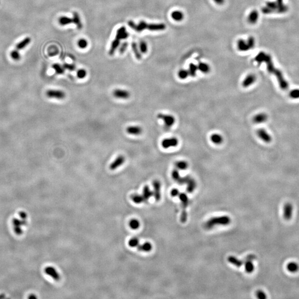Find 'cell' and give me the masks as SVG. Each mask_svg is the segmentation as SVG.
Segmentation results:
<instances>
[{
    "instance_id": "obj_1",
    "label": "cell",
    "mask_w": 299,
    "mask_h": 299,
    "mask_svg": "<svg viewBox=\"0 0 299 299\" xmlns=\"http://www.w3.org/2000/svg\"><path fill=\"white\" fill-rule=\"evenodd\" d=\"M255 60L258 63L265 62L267 65V69L270 73L273 74L276 76L280 85V87L283 90H287L289 87V84L287 80L284 79L282 73L280 70L275 68L273 63L271 56L266 54V53L261 52L255 58Z\"/></svg>"
},
{
    "instance_id": "obj_2",
    "label": "cell",
    "mask_w": 299,
    "mask_h": 299,
    "mask_svg": "<svg viewBox=\"0 0 299 299\" xmlns=\"http://www.w3.org/2000/svg\"><path fill=\"white\" fill-rule=\"evenodd\" d=\"M128 25L136 32H141L144 30H148L151 31H161L166 29V26L164 23H148L146 22L141 21L138 24H136L132 21H129Z\"/></svg>"
},
{
    "instance_id": "obj_3",
    "label": "cell",
    "mask_w": 299,
    "mask_h": 299,
    "mask_svg": "<svg viewBox=\"0 0 299 299\" xmlns=\"http://www.w3.org/2000/svg\"><path fill=\"white\" fill-rule=\"evenodd\" d=\"M129 36V34L127 32V29L125 27H121L119 28L116 34V37L114 41L111 43V44L110 46L109 51V54L110 55H112L114 54L116 50L118 49V47L120 45V41L122 39H127Z\"/></svg>"
},
{
    "instance_id": "obj_4",
    "label": "cell",
    "mask_w": 299,
    "mask_h": 299,
    "mask_svg": "<svg viewBox=\"0 0 299 299\" xmlns=\"http://www.w3.org/2000/svg\"><path fill=\"white\" fill-rule=\"evenodd\" d=\"M231 220L228 216H222L211 218L204 223V228L207 229H211L217 225L226 226L231 223Z\"/></svg>"
},
{
    "instance_id": "obj_5",
    "label": "cell",
    "mask_w": 299,
    "mask_h": 299,
    "mask_svg": "<svg viewBox=\"0 0 299 299\" xmlns=\"http://www.w3.org/2000/svg\"><path fill=\"white\" fill-rule=\"evenodd\" d=\"M294 213V206L290 202H287L283 207V217L286 220H290Z\"/></svg>"
},
{
    "instance_id": "obj_6",
    "label": "cell",
    "mask_w": 299,
    "mask_h": 299,
    "mask_svg": "<svg viewBox=\"0 0 299 299\" xmlns=\"http://www.w3.org/2000/svg\"><path fill=\"white\" fill-rule=\"evenodd\" d=\"M47 97L49 98H54L57 99H63L65 97V93L60 90L50 89L46 92Z\"/></svg>"
},
{
    "instance_id": "obj_7",
    "label": "cell",
    "mask_w": 299,
    "mask_h": 299,
    "mask_svg": "<svg viewBox=\"0 0 299 299\" xmlns=\"http://www.w3.org/2000/svg\"><path fill=\"white\" fill-rule=\"evenodd\" d=\"M256 257L254 255H249L244 259L245 269L247 273H252L254 271V266L252 261Z\"/></svg>"
},
{
    "instance_id": "obj_8",
    "label": "cell",
    "mask_w": 299,
    "mask_h": 299,
    "mask_svg": "<svg viewBox=\"0 0 299 299\" xmlns=\"http://www.w3.org/2000/svg\"><path fill=\"white\" fill-rule=\"evenodd\" d=\"M157 118L162 120L164 122L165 126L167 127H172L175 122V119L170 115L160 113L157 115Z\"/></svg>"
},
{
    "instance_id": "obj_9",
    "label": "cell",
    "mask_w": 299,
    "mask_h": 299,
    "mask_svg": "<svg viewBox=\"0 0 299 299\" xmlns=\"http://www.w3.org/2000/svg\"><path fill=\"white\" fill-rule=\"evenodd\" d=\"M113 94L115 97L121 99H127L130 97V93L129 91L120 89L114 90Z\"/></svg>"
},
{
    "instance_id": "obj_10",
    "label": "cell",
    "mask_w": 299,
    "mask_h": 299,
    "mask_svg": "<svg viewBox=\"0 0 299 299\" xmlns=\"http://www.w3.org/2000/svg\"><path fill=\"white\" fill-rule=\"evenodd\" d=\"M178 141L176 137L167 138L162 140L161 145L164 148H168L171 147H176L178 145Z\"/></svg>"
},
{
    "instance_id": "obj_11",
    "label": "cell",
    "mask_w": 299,
    "mask_h": 299,
    "mask_svg": "<svg viewBox=\"0 0 299 299\" xmlns=\"http://www.w3.org/2000/svg\"><path fill=\"white\" fill-rule=\"evenodd\" d=\"M153 188H154V196L155 199L157 202L160 201L161 197V183L158 180H155L153 182Z\"/></svg>"
},
{
    "instance_id": "obj_12",
    "label": "cell",
    "mask_w": 299,
    "mask_h": 299,
    "mask_svg": "<svg viewBox=\"0 0 299 299\" xmlns=\"http://www.w3.org/2000/svg\"><path fill=\"white\" fill-rule=\"evenodd\" d=\"M257 134L260 139L266 143H269L272 140L271 136L264 129H258L257 131Z\"/></svg>"
},
{
    "instance_id": "obj_13",
    "label": "cell",
    "mask_w": 299,
    "mask_h": 299,
    "mask_svg": "<svg viewBox=\"0 0 299 299\" xmlns=\"http://www.w3.org/2000/svg\"><path fill=\"white\" fill-rule=\"evenodd\" d=\"M125 158L124 156L122 155L118 156L117 158L110 164L109 169L112 171L118 169L125 162Z\"/></svg>"
},
{
    "instance_id": "obj_14",
    "label": "cell",
    "mask_w": 299,
    "mask_h": 299,
    "mask_svg": "<svg viewBox=\"0 0 299 299\" xmlns=\"http://www.w3.org/2000/svg\"><path fill=\"white\" fill-rule=\"evenodd\" d=\"M286 268L289 273L295 274L299 271V264L295 261H290L287 264Z\"/></svg>"
},
{
    "instance_id": "obj_15",
    "label": "cell",
    "mask_w": 299,
    "mask_h": 299,
    "mask_svg": "<svg viewBox=\"0 0 299 299\" xmlns=\"http://www.w3.org/2000/svg\"><path fill=\"white\" fill-rule=\"evenodd\" d=\"M127 132L130 135H139L142 132L143 129L139 126H130L127 127Z\"/></svg>"
},
{
    "instance_id": "obj_16",
    "label": "cell",
    "mask_w": 299,
    "mask_h": 299,
    "mask_svg": "<svg viewBox=\"0 0 299 299\" xmlns=\"http://www.w3.org/2000/svg\"><path fill=\"white\" fill-rule=\"evenodd\" d=\"M46 273L48 275L51 276L53 279H54L55 280L59 281L60 280V275L54 268L47 267L46 269Z\"/></svg>"
},
{
    "instance_id": "obj_17",
    "label": "cell",
    "mask_w": 299,
    "mask_h": 299,
    "mask_svg": "<svg viewBox=\"0 0 299 299\" xmlns=\"http://www.w3.org/2000/svg\"><path fill=\"white\" fill-rule=\"evenodd\" d=\"M256 80V76L253 74H250L247 76L244 80L243 81L242 85L244 88H248L250 85L253 84Z\"/></svg>"
},
{
    "instance_id": "obj_18",
    "label": "cell",
    "mask_w": 299,
    "mask_h": 299,
    "mask_svg": "<svg viewBox=\"0 0 299 299\" xmlns=\"http://www.w3.org/2000/svg\"><path fill=\"white\" fill-rule=\"evenodd\" d=\"M142 195L144 198L145 202H148V200L151 198L152 196H153L154 193H153V191H152L151 190H150V187L148 186H145L143 187Z\"/></svg>"
},
{
    "instance_id": "obj_19",
    "label": "cell",
    "mask_w": 299,
    "mask_h": 299,
    "mask_svg": "<svg viewBox=\"0 0 299 299\" xmlns=\"http://www.w3.org/2000/svg\"><path fill=\"white\" fill-rule=\"evenodd\" d=\"M268 119V116L264 113L257 114L253 118V122L255 124H261L266 122Z\"/></svg>"
},
{
    "instance_id": "obj_20",
    "label": "cell",
    "mask_w": 299,
    "mask_h": 299,
    "mask_svg": "<svg viewBox=\"0 0 299 299\" xmlns=\"http://www.w3.org/2000/svg\"><path fill=\"white\" fill-rule=\"evenodd\" d=\"M31 42V39L30 37H25L24 39H23L20 42L18 43L16 46V48L17 50L20 51L25 48Z\"/></svg>"
},
{
    "instance_id": "obj_21",
    "label": "cell",
    "mask_w": 299,
    "mask_h": 299,
    "mask_svg": "<svg viewBox=\"0 0 299 299\" xmlns=\"http://www.w3.org/2000/svg\"><path fill=\"white\" fill-rule=\"evenodd\" d=\"M136 248L140 252H149L152 249V245L150 243L146 242L143 244H139Z\"/></svg>"
},
{
    "instance_id": "obj_22",
    "label": "cell",
    "mask_w": 299,
    "mask_h": 299,
    "mask_svg": "<svg viewBox=\"0 0 299 299\" xmlns=\"http://www.w3.org/2000/svg\"><path fill=\"white\" fill-rule=\"evenodd\" d=\"M259 17V13L258 11L254 10L249 14L248 17V22L251 24H254L257 22Z\"/></svg>"
},
{
    "instance_id": "obj_23",
    "label": "cell",
    "mask_w": 299,
    "mask_h": 299,
    "mask_svg": "<svg viewBox=\"0 0 299 299\" xmlns=\"http://www.w3.org/2000/svg\"><path fill=\"white\" fill-rule=\"evenodd\" d=\"M228 260L232 263V264L237 266V267H240L243 264H244V260H240L236 258L233 256H230L228 257Z\"/></svg>"
},
{
    "instance_id": "obj_24",
    "label": "cell",
    "mask_w": 299,
    "mask_h": 299,
    "mask_svg": "<svg viewBox=\"0 0 299 299\" xmlns=\"http://www.w3.org/2000/svg\"><path fill=\"white\" fill-rule=\"evenodd\" d=\"M130 198L132 201L136 204H140L145 202V200L142 194H134L131 196Z\"/></svg>"
},
{
    "instance_id": "obj_25",
    "label": "cell",
    "mask_w": 299,
    "mask_h": 299,
    "mask_svg": "<svg viewBox=\"0 0 299 299\" xmlns=\"http://www.w3.org/2000/svg\"><path fill=\"white\" fill-rule=\"evenodd\" d=\"M73 20V23L76 25V27L79 30L81 29L83 25H82V23H81V20H80V16L78 13L76 12H74Z\"/></svg>"
},
{
    "instance_id": "obj_26",
    "label": "cell",
    "mask_w": 299,
    "mask_h": 299,
    "mask_svg": "<svg viewBox=\"0 0 299 299\" xmlns=\"http://www.w3.org/2000/svg\"><path fill=\"white\" fill-rule=\"evenodd\" d=\"M276 2L278 4V13H282L287 12L288 7L283 3V0H276Z\"/></svg>"
},
{
    "instance_id": "obj_27",
    "label": "cell",
    "mask_w": 299,
    "mask_h": 299,
    "mask_svg": "<svg viewBox=\"0 0 299 299\" xmlns=\"http://www.w3.org/2000/svg\"><path fill=\"white\" fill-rule=\"evenodd\" d=\"M211 140L212 143L216 145H219L222 143L223 141V137L218 134H213L211 135Z\"/></svg>"
},
{
    "instance_id": "obj_28",
    "label": "cell",
    "mask_w": 299,
    "mask_h": 299,
    "mask_svg": "<svg viewBox=\"0 0 299 299\" xmlns=\"http://www.w3.org/2000/svg\"><path fill=\"white\" fill-rule=\"evenodd\" d=\"M237 46L238 49L240 51H247L250 49L247 43L245 42L243 39L238 40L237 42Z\"/></svg>"
},
{
    "instance_id": "obj_29",
    "label": "cell",
    "mask_w": 299,
    "mask_h": 299,
    "mask_svg": "<svg viewBox=\"0 0 299 299\" xmlns=\"http://www.w3.org/2000/svg\"><path fill=\"white\" fill-rule=\"evenodd\" d=\"M58 22L60 25H66L73 23V18H72L70 17L62 16L59 18Z\"/></svg>"
},
{
    "instance_id": "obj_30",
    "label": "cell",
    "mask_w": 299,
    "mask_h": 299,
    "mask_svg": "<svg viewBox=\"0 0 299 299\" xmlns=\"http://www.w3.org/2000/svg\"><path fill=\"white\" fill-rule=\"evenodd\" d=\"M171 17L175 21H181L184 17L183 13L180 11H175L171 13Z\"/></svg>"
},
{
    "instance_id": "obj_31",
    "label": "cell",
    "mask_w": 299,
    "mask_h": 299,
    "mask_svg": "<svg viewBox=\"0 0 299 299\" xmlns=\"http://www.w3.org/2000/svg\"><path fill=\"white\" fill-rule=\"evenodd\" d=\"M179 197H180L179 198H180L181 201L182 207H183V209L185 210V209H186L187 207V206H188V203H189L188 197H187V194H184V193L179 194Z\"/></svg>"
},
{
    "instance_id": "obj_32",
    "label": "cell",
    "mask_w": 299,
    "mask_h": 299,
    "mask_svg": "<svg viewBox=\"0 0 299 299\" xmlns=\"http://www.w3.org/2000/svg\"><path fill=\"white\" fill-rule=\"evenodd\" d=\"M131 48L133 51V52L135 55V57L136 58V59H138V60H140L141 59L142 56H141V53H140L139 48L137 47V45L136 43L134 42L131 43Z\"/></svg>"
},
{
    "instance_id": "obj_33",
    "label": "cell",
    "mask_w": 299,
    "mask_h": 299,
    "mask_svg": "<svg viewBox=\"0 0 299 299\" xmlns=\"http://www.w3.org/2000/svg\"><path fill=\"white\" fill-rule=\"evenodd\" d=\"M198 70H199L201 72L203 73H208L210 71V67L209 65L204 63H200L198 64Z\"/></svg>"
},
{
    "instance_id": "obj_34",
    "label": "cell",
    "mask_w": 299,
    "mask_h": 299,
    "mask_svg": "<svg viewBox=\"0 0 299 299\" xmlns=\"http://www.w3.org/2000/svg\"><path fill=\"white\" fill-rule=\"evenodd\" d=\"M266 6L270 9L271 12H278V4L276 2H267Z\"/></svg>"
},
{
    "instance_id": "obj_35",
    "label": "cell",
    "mask_w": 299,
    "mask_h": 299,
    "mask_svg": "<svg viewBox=\"0 0 299 299\" xmlns=\"http://www.w3.org/2000/svg\"><path fill=\"white\" fill-rule=\"evenodd\" d=\"M53 69L57 74H62L64 72V68L59 64L55 63L52 65Z\"/></svg>"
},
{
    "instance_id": "obj_36",
    "label": "cell",
    "mask_w": 299,
    "mask_h": 299,
    "mask_svg": "<svg viewBox=\"0 0 299 299\" xmlns=\"http://www.w3.org/2000/svg\"><path fill=\"white\" fill-rule=\"evenodd\" d=\"M176 167L178 170H184L188 168V164L187 162L185 161H178L176 163Z\"/></svg>"
},
{
    "instance_id": "obj_37",
    "label": "cell",
    "mask_w": 299,
    "mask_h": 299,
    "mask_svg": "<svg viewBox=\"0 0 299 299\" xmlns=\"http://www.w3.org/2000/svg\"><path fill=\"white\" fill-rule=\"evenodd\" d=\"M129 226L131 229L133 230H136L139 229L140 226V223L137 219H132L129 222Z\"/></svg>"
},
{
    "instance_id": "obj_38",
    "label": "cell",
    "mask_w": 299,
    "mask_h": 299,
    "mask_svg": "<svg viewBox=\"0 0 299 299\" xmlns=\"http://www.w3.org/2000/svg\"><path fill=\"white\" fill-rule=\"evenodd\" d=\"M198 70V67L197 65H196L194 63H191L189 65V69H188V73L189 75L191 76H196V73Z\"/></svg>"
},
{
    "instance_id": "obj_39",
    "label": "cell",
    "mask_w": 299,
    "mask_h": 299,
    "mask_svg": "<svg viewBox=\"0 0 299 299\" xmlns=\"http://www.w3.org/2000/svg\"><path fill=\"white\" fill-rule=\"evenodd\" d=\"M196 186V183L193 178H192L190 182L187 183V191L188 192H192L195 189Z\"/></svg>"
},
{
    "instance_id": "obj_40",
    "label": "cell",
    "mask_w": 299,
    "mask_h": 299,
    "mask_svg": "<svg viewBox=\"0 0 299 299\" xmlns=\"http://www.w3.org/2000/svg\"><path fill=\"white\" fill-rule=\"evenodd\" d=\"M139 242L140 241H139L138 238H133L129 240V242H128V244L131 248H136L140 244Z\"/></svg>"
},
{
    "instance_id": "obj_41",
    "label": "cell",
    "mask_w": 299,
    "mask_h": 299,
    "mask_svg": "<svg viewBox=\"0 0 299 299\" xmlns=\"http://www.w3.org/2000/svg\"><path fill=\"white\" fill-rule=\"evenodd\" d=\"M10 55H11V57L12 58V59H13L14 60L18 61L21 59V55H20L18 50H17V49L12 51L10 53Z\"/></svg>"
},
{
    "instance_id": "obj_42",
    "label": "cell",
    "mask_w": 299,
    "mask_h": 299,
    "mask_svg": "<svg viewBox=\"0 0 299 299\" xmlns=\"http://www.w3.org/2000/svg\"><path fill=\"white\" fill-rule=\"evenodd\" d=\"M140 51L142 53H146L148 52V44L143 41L140 43Z\"/></svg>"
},
{
    "instance_id": "obj_43",
    "label": "cell",
    "mask_w": 299,
    "mask_h": 299,
    "mask_svg": "<svg viewBox=\"0 0 299 299\" xmlns=\"http://www.w3.org/2000/svg\"><path fill=\"white\" fill-rule=\"evenodd\" d=\"M178 76L180 79H185L187 78V76H189V73H188V71H186L185 69H182L178 72Z\"/></svg>"
},
{
    "instance_id": "obj_44",
    "label": "cell",
    "mask_w": 299,
    "mask_h": 299,
    "mask_svg": "<svg viewBox=\"0 0 299 299\" xmlns=\"http://www.w3.org/2000/svg\"><path fill=\"white\" fill-rule=\"evenodd\" d=\"M88 43L85 39H80L78 42V46L81 49H84L88 46Z\"/></svg>"
},
{
    "instance_id": "obj_45",
    "label": "cell",
    "mask_w": 299,
    "mask_h": 299,
    "mask_svg": "<svg viewBox=\"0 0 299 299\" xmlns=\"http://www.w3.org/2000/svg\"><path fill=\"white\" fill-rule=\"evenodd\" d=\"M290 97L292 99H299V89H295L292 90L290 92Z\"/></svg>"
},
{
    "instance_id": "obj_46",
    "label": "cell",
    "mask_w": 299,
    "mask_h": 299,
    "mask_svg": "<svg viewBox=\"0 0 299 299\" xmlns=\"http://www.w3.org/2000/svg\"><path fill=\"white\" fill-rule=\"evenodd\" d=\"M76 75H77V76L78 78L79 79H84L85 77L87 76V71L85 70V69H79L78 71L77 72V73H76Z\"/></svg>"
},
{
    "instance_id": "obj_47",
    "label": "cell",
    "mask_w": 299,
    "mask_h": 299,
    "mask_svg": "<svg viewBox=\"0 0 299 299\" xmlns=\"http://www.w3.org/2000/svg\"><path fill=\"white\" fill-rule=\"evenodd\" d=\"M256 296L258 299H265L267 298V296L263 291L259 290L256 292Z\"/></svg>"
},
{
    "instance_id": "obj_48",
    "label": "cell",
    "mask_w": 299,
    "mask_h": 299,
    "mask_svg": "<svg viewBox=\"0 0 299 299\" xmlns=\"http://www.w3.org/2000/svg\"><path fill=\"white\" fill-rule=\"evenodd\" d=\"M63 67L64 68V69H67V70L70 71H74L76 68V65L74 64H64Z\"/></svg>"
},
{
    "instance_id": "obj_49",
    "label": "cell",
    "mask_w": 299,
    "mask_h": 299,
    "mask_svg": "<svg viewBox=\"0 0 299 299\" xmlns=\"http://www.w3.org/2000/svg\"><path fill=\"white\" fill-rule=\"evenodd\" d=\"M247 44L248 45L250 49H252V48H254V45H255V40L253 37H249L248 41H247Z\"/></svg>"
},
{
    "instance_id": "obj_50",
    "label": "cell",
    "mask_w": 299,
    "mask_h": 299,
    "mask_svg": "<svg viewBox=\"0 0 299 299\" xmlns=\"http://www.w3.org/2000/svg\"><path fill=\"white\" fill-rule=\"evenodd\" d=\"M127 46H128V43H123L122 44H121V46L120 47V48H119V53L120 54H121V55L123 54V53H124L125 51L127 50Z\"/></svg>"
},
{
    "instance_id": "obj_51",
    "label": "cell",
    "mask_w": 299,
    "mask_h": 299,
    "mask_svg": "<svg viewBox=\"0 0 299 299\" xmlns=\"http://www.w3.org/2000/svg\"><path fill=\"white\" fill-rule=\"evenodd\" d=\"M172 177L173 179L174 180H175L176 181H177V180H178V178L181 177L178 170H174L172 172Z\"/></svg>"
},
{
    "instance_id": "obj_52",
    "label": "cell",
    "mask_w": 299,
    "mask_h": 299,
    "mask_svg": "<svg viewBox=\"0 0 299 299\" xmlns=\"http://www.w3.org/2000/svg\"><path fill=\"white\" fill-rule=\"evenodd\" d=\"M187 213L185 210L182 212V213L181 217V221L182 223H185L187 221Z\"/></svg>"
},
{
    "instance_id": "obj_53",
    "label": "cell",
    "mask_w": 299,
    "mask_h": 299,
    "mask_svg": "<svg viewBox=\"0 0 299 299\" xmlns=\"http://www.w3.org/2000/svg\"><path fill=\"white\" fill-rule=\"evenodd\" d=\"M179 194H180L179 191L177 190V189H176V188L173 189L171 191V196L172 197H176V196L179 195Z\"/></svg>"
},
{
    "instance_id": "obj_54",
    "label": "cell",
    "mask_w": 299,
    "mask_h": 299,
    "mask_svg": "<svg viewBox=\"0 0 299 299\" xmlns=\"http://www.w3.org/2000/svg\"><path fill=\"white\" fill-rule=\"evenodd\" d=\"M49 55H51V56H55V55H57L58 53V50L56 48L53 47V50L51 51V49H49Z\"/></svg>"
},
{
    "instance_id": "obj_55",
    "label": "cell",
    "mask_w": 299,
    "mask_h": 299,
    "mask_svg": "<svg viewBox=\"0 0 299 299\" xmlns=\"http://www.w3.org/2000/svg\"><path fill=\"white\" fill-rule=\"evenodd\" d=\"M215 2L218 4H223L224 0H214Z\"/></svg>"
}]
</instances>
